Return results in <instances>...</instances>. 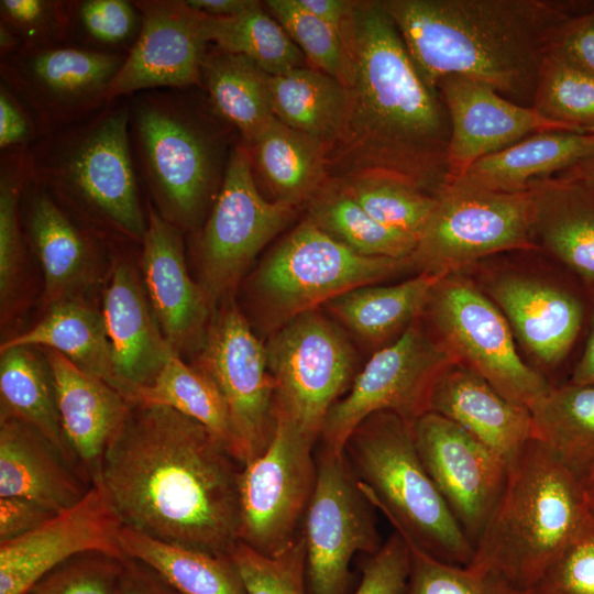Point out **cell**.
<instances>
[{
    "label": "cell",
    "instance_id": "6da1fadb",
    "mask_svg": "<svg viewBox=\"0 0 594 594\" xmlns=\"http://www.w3.org/2000/svg\"><path fill=\"white\" fill-rule=\"evenodd\" d=\"M242 469L198 421L165 406L132 403L96 484L123 527L228 556L240 541Z\"/></svg>",
    "mask_w": 594,
    "mask_h": 594
},
{
    "label": "cell",
    "instance_id": "7a4b0ae2",
    "mask_svg": "<svg viewBox=\"0 0 594 594\" xmlns=\"http://www.w3.org/2000/svg\"><path fill=\"white\" fill-rule=\"evenodd\" d=\"M354 81L345 125L327 151V178L382 174L437 197L448 185L450 119L418 74L380 0L355 1L343 34Z\"/></svg>",
    "mask_w": 594,
    "mask_h": 594
},
{
    "label": "cell",
    "instance_id": "3957f363",
    "mask_svg": "<svg viewBox=\"0 0 594 594\" xmlns=\"http://www.w3.org/2000/svg\"><path fill=\"white\" fill-rule=\"evenodd\" d=\"M425 84L476 80L532 107L558 29L571 16L548 0H380Z\"/></svg>",
    "mask_w": 594,
    "mask_h": 594
},
{
    "label": "cell",
    "instance_id": "277c9868",
    "mask_svg": "<svg viewBox=\"0 0 594 594\" xmlns=\"http://www.w3.org/2000/svg\"><path fill=\"white\" fill-rule=\"evenodd\" d=\"M593 516L581 479L532 438L509 463L468 568L525 592Z\"/></svg>",
    "mask_w": 594,
    "mask_h": 594
},
{
    "label": "cell",
    "instance_id": "5b68a950",
    "mask_svg": "<svg viewBox=\"0 0 594 594\" xmlns=\"http://www.w3.org/2000/svg\"><path fill=\"white\" fill-rule=\"evenodd\" d=\"M129 125V97L113 100L36 140L26 150V168L73 219L141 243L146 215Z\"/></svg>",
    "mask_w": 594,
    "mask_h": 594
},
{
    "label": "cell",
    "instance_id": "8992f818",
    "mask_svg": "<svg viewBox=\"0 0 594 594\" xmlns=\"http://www.w3.org/2000/svg\"><path fill=\"white\" fill-rule=\"evenodd\" d=\"M188 92L157 89L129 97L136 173L157 212L182 232L199 226L226 173L221 132Z\"/></svg>",
    "mask_w": 594,
    "mask_h": 594
},
{
    "label": "cell",
    "instance_id": "52a82bcc",
    "mask_svg": "<svg viewBox=\"0 0 594 594\" xmlns=\"http://www.w3.org/2000/svg\"><path fill=\"white\" fill-rule=\"evenodd\" d=\"M342 451L367 499L408 546L448 564H470L474 547L424 466L411 422L392 411L375 413Z\"/></svg>",
    "mask_w": 594,
    "mask_h": 594
},
{
    "label": "cell",
    "instance_id": "ba28073f",
    "mask_svg": "<svg viewBox=\"0 0 594 594\" xmlns=\"http://www.w3.org/2000/svg\"><path fill=\"white\" fill-rule=\"evenodd\" d=\"M409 266L410 258L360 255L305 219L264 257L251 289L267 321L280 328Z\"/></svg>",
    "mask_w": 594,
    "mask_h": 594
},
{
    "label": "cell",
    "instance_id": "9c48e42d",
    "mask_svg": "<svg viewBox=\"0 0 594 594\" xmlns=\"http://www.w3.org/2000/svg\"><path fill=\"white\" fill-rule=\"evenodd\" d=\"M532 221L530 189L501 193L452 182L437 196L410 267L448 276L499 252L534 249Z\"/></svg>",
    "mask_w": 594,
    "mask_h": 594
},
{
    "label": "cell",
    "instance_id": "30bf717a",
    "mask_svg": "<svg viewBox=\"0 0 594 594\" xmlns=\"http://www.w3.org/2000/svg\"><path fill=\"white\" fill-rule=\"evenodd\" d=\"M265 350L275 382V406L317 443L330 408L358 374L351 343L337 324L315 309L278 328Z\"/></svg>",
    "mask_w": 594,
    "mask_h": 594
},
{
    "label": "cell",
    "instance_id": "8fae6325",
    "mask_svg": "<svg viewBox=\"0 0 594 594\" xmlns=\"http://www.w3.org/2000/svg\"><path fill=\"white\" fill-rule=\"evenodd\" d=\"M268 447L243 466L240 483V541L275 557L301 531L315 491V446L275 406Z\"/></svg>",
    "mask_w": 594,
    "mask_h": 594
},
{
    "label": "cell",
    "instance_id": "7c38bea8",
    "mask_svg": "<svg viewBox=\"0 0 594 594\" xmlns=\"http://www.w3.org/2000/svg\"><path fill=\"white\" fill-rule=\"evenodd\" d=\"M294 207L258 191L251 155L234 145L220 190L197 239L200 284L217 306L232 298L258 252L289 221Z\"/></svg>",
    "mask_w": 594,
    "mask_h": 594
},
{
    "label": "cell",
    "instance_id": "4fadbf2b",
    "mask_svg": "<svg viewBox=\"0 0 594 594\" xmlns=\"http://www.w3.org/2000/svg\"><path fill=\"white\" fill-rule=\"evenodd\" d=\"M454 363L441 342L409 324L397 340L371 356L349 391L330 408L320 444L341 452L353 430L380 411L395 413L414 424L428 413L435 383Z\"/></svg>",
    "mask_w": 594,
    "mask_h": 594
},
{
    "label": "cell",
    "instance_id": "5bb4252c",
    "mask_svg": "<svg viewBox=\"0 0 594 594\" xmlns=\"http://www.w3.org/2000/svg\"><path fill=\"white\" fill-rule=\"evenodd\" d=\"M317 480L301 531L306 543L308 594H348L350 564L358 552L382 547L374 506L352 473L343 451H316Z\"/></svg>",
    "mask_w": 594,
    "mask_h": 594
},
{
    "label": "cell",
    "instance_id": "9a60e30c",
    "mask_svg": "<svg viewBox=\"0 0 594 594\" xmlns=\"http://www.w3.org/2000/svg\"><path fill=\"white\" fill-rule=\"evenodd\" d=\"M427 306L443 346L499 394L530 407L553 386L518 355L506 317L465 278L448 275Z\"/></svg>",
    "mask_w": 594,
    "mask_h": 594
},
{
    "label": "cell",
    "instance_id": "2e32d148",
    "mask_svg": "<svg viewBox=\"0 0 594 594\" xmlns=\"http://www.w3.org/2000/svg\"><path fill=\"white\" fill-rule=\"evenodd\" d=\"M195 365L219 388L228 407L235 458L244 466L268 447L275 429V382L265 345L229 298L215 310Z\"/></svg>",
    "mask_w": 594,
    "mask_h": 594
},
{
    "label": "cell",
    "instance_id": "e0dca14e",
    "mask_svg": "<svg viewBox=\"0 0 594 594\" xmlns=\"http://www.w3.org/2000/svg\"><path fill=\"white\" fill-rule=\"evenodd\" d=\"M127 54L75 44L19 50L0 57V78L25 106L43 135L96 113Z\"/></svg>",
    "mask_w": 594,
    "mask_h": 594
},
{
    "label": "cell",
    "instance_id": "ac0fdd59",
    "mask_svg": "<svg viewBox=\"0 0 594 594\" xmlns=\"http://www.w3.org/2000/svg\"><path fill=\"white\" fill-rule=\"evenodd\" d=\"M413 430L424 466L475 547L504 491L508 461L436 413L420 416Z\"/></svg>",
    "mask_w": 594,
    "mask_h": 594
},
{
    "label": "cell",
    "instance_id": "d6986e66",
    "mask_svg": "<svg viewBox=\"0 0 594 594\" xmlns=\"http://www.w3.org/2000/svg\"><path fill=\"white\" fill-rule=\"evenodd\" d=\"M122 527L102 487L92 485L73 507L0 542V594H25L52 570L81 553L125 559Z\"/></svg>",
    "mask_w": 594,
    "mask_h": 594
},
{
    "label": "cell",
    "instance_id": "ffe728a7",
    "mask_svg": "<svg viewBox=\"0 0 594 594\" xmlns=\"http://www.w3.org/2000/svg\"><path fill=\"white\" fill-rule=\"evenodd\" d=\"M132 2L142 26L110 85L109 100L147 90L201 87V64L209 44L204 14L184 0Z\"/></svg>",
    "mask_w": 594,
    "mask_h": 594
},
{
    "label": "cell",
    "instance_id": "44dd1931",
    "mask_svg": "<svg viewBox=\"0 0 594 594\" xmlns=\"http://www.w3.org/2000/svg\"><path fill=\"white\" fill-rule=\"evenodd\" d=\"M141 265L151 309L178 355L198 353L216 310L200 283L188 274L182 231L146 201Z\"/></svg>",
    "mask_w": 594,
    "mask_h": 594
},
{
    "label": "cell",
    "instance_id": "7402d4cb",
    "mask_svg": "<svg viewBox=\"0 0 594 594\" xmlns=\"http://www.w3.org/2000/svg\"><path fill=\"white\" fill-rule=\"evenodd\" d=\"M450 119L448 184L474 163L540 132L568 128L544 119L465 76L448 75L437 86Z\"/></svg>",
    "mask_w": 594,
    "mask_h": 594
},
{
    "label": "cell",
    "instance_id": "603a6c76",
    "mask_svg": "<svg viewBox=\"0 0 594 594\" xmlns=\"http://www.w3.org/2000/svg\"><path fill=\"white\" fill-rule=\"evenodd\" d=\"M50 365L59 419L74 464L92 486L106 451L123 422L131 402L102 380L78 369L63 354L41 349Z\"/></svg>",
    "mask_w": 594,
    "mask_h": 594
},
{
    "label": "cell",
    "instance_id": "cb8c5ba5",
    "mask_svg": "<svg viewBox=\"0 0 594 594\" xmlns=\"http://www.w3.org/2000/svg\"><path fill=\"white\" fill-rule=\"evenodd\" d=\"M21 200L26 235L44 274L46 302L79 298L95 276L94 238L29 173Z\"/></svg>",
    "mask_w": 594,
    "mask_h": 594
},
{
    "label": "cell",
    "instance_id": "d4e9b609",
    "mask_svg": "<svg viewBox=\"0 0 594 594\" xmlns=\"http://www.w3.org/2000/svg\"><path fill=\"white\" fill-rule=\"evenodd\" d=\"M102 317L117 372L131 402L133 392L150 385L173 349L148 307L133 265L117 258L103 294Z\"/></svg>",
    "mask_w": 594,
    "mask_h": 594
},
{
    "label": "cell",
    "instance_id": "484cf974",
    "mask_svg": "<svg viewBox=\"0 0 594 594\" xmlns=\"http://www.w3.org/2000/svg\"><path fill=\"white\" fill-rule=\"evenodd\" d=\"M428 411L452 420L508 463L532 439L529 408L510 402L459 362L435 383Z\"/></svg>",
    "mask_w": 594,
    "mask_h": 594
},
{
    "label": "cell",
    "instance_id": "4316f807",
    "mask_svg": "<svg viewBox=\"0 0 594 594\" xmlns=\"http://www.w3.org/2000/svg\"><path fill=\"white\" fill-rule=\"evenodd\" d=\"M90 487L36 428L0 417V497L26 498L58 514L77 504Z\"/></svg>",
    "mask_w": 594,
    "mask_h": 594
},
{
    "label": "cell",
    "instance_id": "83f0119b",
    "mask_svg": "<svg viewBox=\"0 0 594 594\" xmlns=\"http://www.w3.org/2000/svg\"><path fill=\"white\" fill-rule=\"evenodd\" d=\"M492 295L522 343L547 365H557L580 331L583 308L566 292L521 276L496 280Z\"/></svg>",
    "mask_w": 594,
    "mask_h": 594
},
{
    "label": "cell",
    "instance_id": "f1b7e54d",
    "mask_svg": "<svg viewBox=\"0 0 594 594\" xmlns=\"http://www.w3.org/2000/svg\"><path fill=\"white\" fill-rule=\"evenodd\" d=\"M532 234L568 267L594 282V194L564 175L538 180Z\"/></svg>",
    "mask_w": 594,
    "mask_h": 594
},
{
    "label": "cell",
    "instance_id": "f546056e",
    "mask_svg": "<svg viewBox=\"0 0 594 594\" xmlns=\"http://www.w3.org/2000/svg\"><path fill=\"white\" fill-rule=\"evenodd\" d=\"M593 153L594 133L540 132L481 158L453 182L501 193L527 191Z\"/></svg>",
    "mask_w": 594,
    "mask_h": 594
},
{
    "label": "cell",
    "instance_id": "4dcf8cb0",
    "mask_svg": "<svg viewBox=\"0 0 594 594\" xmlns=\"http://www.w3.org/2000/svg\"><path fill=\"white\" fill-rule=\"evenodd\" d=\"M14 346L54 350L125 396L102 314L80 298L50 305L47 314L35 326L2 342L0 349Z\"/></svg>",
    "mask_w": 594,
    "mask_h": 594
},
{
    "label": "cell",
    "instance_id": "1f68e13d",
    "mask_svg": "<svg viewBox=\"0 0 594 594\" xmlns=\"http://www.w3.org/2000/svg\"><path fill=\"white\" fill-rule=\"evenodd\" d=\"M268 76L249 58L208 46L201 64V88L213 111L251 146L275 119Z\"/></svg>",
    "mask_w": 594,
    "mask_h": 594
},
{
    "label": "cell",
    "instance_id": "d6a6232c",
    "mask_svg": "<svg viewBox=\"0 0 594 594\" xmlns=\"http://www.w3.org/2000/svg\"><path fill=\"white\" fill-rule=\"evenodd\" d=\"M274 117L321 142L327 151L340 136L349 114L351 89L311 67L268 76Z\"/></svg>",
    "mask_w": 594,
    "mask_h": 594
},
{
    "label": "cell",
    "instance_id": "836d02e7",
    "mask_svg": "<svg viewBox=\"0 0 594 594\" xmlns=\"http://www.w3.org/2000/svg\"><path fill=\"white\" fill-rule=\"evenodd\" d=\"M248 150L253 168L275 201L295 208L307 202L327 179L326 146L276 118Z\"/></svg>",
    "mask_w": 594,
    "mask_h": 594
},
{
    "label": "cell",
    "instance_id": "e575fe53",
    "mask_svg": "<svg viewBox=\"0 0 594 594\" xmlns=\"http://www.w3.org/2000/svg\"><path fill=\"white\" fill-rule=\"evenodd\" d=\"M532 438L582 479L594 468V384L553 386L530 407Z\"/></svg>",
    "mask_w": 594,
    "mask_h": 594
},
{
    "label": "cell",
    "instance_id": "d590c367",
    "mask_svg": "<svg viewBox=\"0 0 594 594\" xmlns=\"http://www.w3.org/2000/svg\"><path fill=\"white\" fill-rule=\"evenodd\" d=\"M444 275L419 273L391 286L365 285L326 304L328 310L361 339L378 343L392 337L427 306Z\"/></svg>",
    "mask_w": 594,
    "mask_h": 594
},
{
    "label": "cell",
    "instance_id": "8d00e7d4",
    "mask_svg": "<svg viewBox=\"0 0 594 594\" xmlns=\"http://www.w3.org/2000/svg\"><path fill=\"white\" fill-rule=\"evenodd\" d=\"M35 349L1 350L0 417H13L36 428L75 468L59 419L52 372L44 353L40 356Z\"/></svg>",
    "mask_w": 594,
    "mask_h": 594
},
{
    "label": "cell",
    "instance_id": "74e56055",
    "mask_svg": "<svg viewBox=\"0 0 594 594\" xmlns=\"http://www.w3.org/2000/svg\"><path fill=\"white\" fill-rule=\"evenodd\" d=\"M120 543L127 557L148 564L180 594H248L229 554L170 544L128 527Z\"/></svg>",
    "mask_w": 594,
    "mask_h": 594
},
{
    "label": "cell",
    "instance_id": "f35d334b",
    "mask_svg": "<svg viewBox=\"0 0 594 594\" xmlns=\"http://www.w3.org/2000/svg\"><path fill=\"white\" fill-rule=\"evenodd\" d=\"M306 219L363 256L410 258L417 240L372 218L341 186L327 178L307 201Z\"/></svg>",
    "mask_w": 594,
    "mask_h": 594
},
{
    "label": "cell",
    "instance_id": "ab89813d",
    "mask_svg": "<svg viewBox=\"0 0 594 594\" xmlns=\"http://www.w3.org/2000/svg\"><path fill=\"white\" fill-rule=\"evenodd\" d=\"M131 403L165 406L198 421L235 457L230 416L219 388L202 370L186 364L176 352L170 353L150 385L133 392Z\"/></svg>",
    "mask_w": 594,
    "mask_h": 594
},
{
    "label": "cell",
    "instance_id": "60d3db41",
    "mask_svg": "<svg viewBox=\"0 0 594 594\" xmlns=\"http://www.w3.org/2000/svg\"><path fill=\"white\" fill-rule=\"evenodd\" d=\"M204 26L208 43L249 58L270 76L305 64L300 50L260 1L231 18L204 14Z\"/></svg>",
    "mask_w": 594,
    "mask_h": 594
},
{
    "label": "cell",
    "instance_id": "b9f144b4",
    "mask_svg": "<svg viewBox=\"0 0 594 594\" xmlns=\"http://www.w3.org/2000/svg\"><path fill=\"white\" fill-rule=\"evenodd\" d=\"M336 180L372 218L417 242L437 202V197L388 175L366 174Z\"/></svg>",
    "mask_w": 594,
    "mask_h": 594
},
{
    "label": "cell",
    "instance_id": "7bdbcfd3",
    "mask_svg": "<svg viewBox=\"0 0 594 594\" xmlns=\"http://www.w3.org/2000/svg\"><path fill=\"white\" fill-rule=\"evenodd\" d=\"M531 108L571 132L594 133V76L549 54Z\"/></svg>",
    "mask_w": 594,
    "mask_h": 594
},
{
    "label": "cell",
    "instance_id": "ee69618b",
    "mask_svg": "<svg viewBox=\"0 0 594 594\" xmlns=\"http://www.w3.org/2000/svg\"><path fill=\"white\" fill-rule=\"evenodd\" d=\"M264 7L315 69L352 87L353 59L338 30L302 9L296 0H267Z\"/></svg>",
    "mask_w": 594,
    "mask_h": 594
},
{
    "label": "cell",
    "instance_id": "f6af8a7d",
    "mask_svg": "<svg viewBox=\"0 0 594 594\" xmlns=\"http://www.w3.org/2000/svg\"><path fill=\"white\" fill-rule=\"evenodd\" d=\"M26 150L1 152L0 164V299L4 312L12 300L23 264L21 197L28 176Z\"/></svg>",
    "mask_w": 594,
    "mask_h": 594
},
{
    "label": "cell",
    "instance_id": "bcb514c9",
    "mask_svg": "<svg viewBox=\"0 0 594 594\" xmlns=\"http://www.w3.org/2000/svg\"><path fill=\"white\" fill-rule=\"evenodd\" d=\"M142 26V18L132 1H72L68 44L128 54Z\"/></svg>",
    "mask_w": 594,
    "mask_h": 594
},
{
    "label": "cell",
    "instance_id": "7dc6e473",
    "mask_svg": "<svg viewBox=\"0 0 594 594\" xmlns=\"http://www.w3.org/2000/svg\"><path fill=\"white\" fill-rule=\"evenodd\" d=\"M229 556L248 594H308L302 531L275 557L262 554L241 541L235 543Z\"/></svg>",
    "mask_w": 594,
    "mask_h": 594
},
{
    "label": "cell",
    "instance_id": "c3c4849f",
    "mask_svg": "<svg viewBox=\"0 0 594 594\" xmlns=\"http://www.w3.org/2000/svg\"><path fill=\"white\" fill-rule=\"evenodd\" d=\"M0 24L16 38L19 50L68 44L72 1L1 0Z\"/></svg>",
    "mask_w": 594,
    "mask_h": 594
},
{
    "label": "cell",
    "instance_id": "681fc988",
    "mask_svg": "<svg viewBox=\"0 0 594 594\" xmlns=\"http://www.w3.org/2000/svg\"><path fill=\"white\" fill-rule=\"evenodd\" d=\"M409 548L411 571L406 594H525L495 575L448 564Z\"/></svg>",
    "mask_w": 594,
    "mask_h": 594
},
{
    "label": "cell",
    "instance_id": "f907efd6",
    "mask_svg": "<svg viewBox=\"0 0 594 594\" xmlns=\"http://www.w3.org/2000/svg\"><path fill=\"white\" fill-rule=\"evenodd\" d=\"M123 560L100 552L78 554L41 579L30 594H114Z\"/></svg>",
    "mask_w": 594,
    "mask_h": 594
},
{
    "label": "cell",
    "instance_id": "816d5d0a",
    "mask_svg": "<svg viewBox=\"0 0 594 594\" xmlns=\"http://www.w3.org/2000/svg\"><path fill=\"white\" fill-rule=\"evenodd\" d=\"M525 594H594V516Z\"/></svg>",
    "mask_w": 594,
    "mask_h": 594
},
{
    "label": "cell",
    "instance_id": "f5cc1de1",
    "mask_svg": "<svg viewBox=\"0 0 594 594\" xmlns=\"http://www.w3.org/2000/svg\"><path fill=\"white\" fill-rule=\"evenodd\" d=\"M410 571V548L395 531L363 563L354 594H406Z\"/></svg>",
    "mask_w": 594,
    "mask_h": 594
},
{
    "label": "cell",
    "instance_id": "db71d44e",
    "mask_svg": "<svg viewBox=\"0 0 594 594\" xmlns=\"http://www.w3.org/2000/svg\"><path fill=\"white\" fill-rule=\"evenodd\" d=\"M549 54L594 76V8L586 13L571 15L558 29Z\"/></svg>",
    "mask_w": 594,
    "mask_h": 594
},
{
    "label": "cell",
    "instance_id": "11a10c76",
    "mask_svg": "<svg viewBox=\"0 0 594 594\" xmlns=\"http://www.w3.org/2000/svg\"><path fill=\"white\" fill-rule=\"evenodd\" d=\"M42 136L25 106L0 84V150L28 148Z\"/></svg>",
    "mask_w": 594,
    "mask_h": 594
},
{
    "label": "cell",
    "instance_id": "9f6ffc18",
    "mask_svg": "<svg viewBox=\"0 0 594 594\" xmlns=\"http://www.w3.org/2000/svg\"><path fill=\"white\" fill-rule=\"evenodd\" d=\"M56 515L21 497H0V542L18 538Z\"/></svg>",
    "mask_w": 594,
    "mask_h": 594
},
{
    "label": "cell",
    "instance_id": "6f0895ef",
    "mask_svg": "<svg viewBox=\"0 0 594 594\" xmlns=\"http://www.w3.org/2000/svg\"><path fill=\"white\" fill-rule=\"evenodd\" d=\"M114 594H180L156 570L148 564L127 557Z\"/></svg>",
    "mask_w": 594,
    "mask_h": 594
},
{
    "label": "cell",
    "instance_id": "680465c9",
    "mask_svg": "<svg viewBox=\"0 0 594 594\" xmlns=\"http://www.w3.org/2000/svg\"><path fill=\"white\" fill-rule=\"evenodd\" d=\"M296 1L302 9L338 30L342 36L352 15L355 2L350 0Z\"/></svg>",
    "mask_w": 594,
    "mask_h": 594
},
{
    "label": "cell",
    "instance_id": "91938a15",
    "mask_svg": "<svg viewBox=\"0 0 594 594\" xmlns=\"http://www.w3.org/2000/svg\"><path fill=\"white\" fill-rule=\"evenodd\" d=\"M197 12L212 18H231L253 7L255 0H185Z\"/></svg>",
    "mask_w": 594,
    "mask_h": 594
},
{
    "label": "cell",
    "instance_id": "94428289",
    "mask_svg": "<svg viewBox=\"0 0 594 594\" xmlns=\"http://www.w3.org/2000/svg\"><path fill=\"white\" fill-rule=\"evenodd\" d=\"M569 383L576 385L594 384V315L584 352L575 365Z\"/></svg>",
    "mask_w": 594,
    "mask_h": 594
},
{
    "label": "cell",
    "instance_id": "6125c7cd",
    "mask_svg": "<svg viewBox=\"0 0 594 594\" xmlns=\"http://www.w3.org/2000/svg\"><path fill=\"white\" fill-rule=\"evenodd\" d=\"M562 175L579 182L594 194V153L568 168Z\"/></svg>",
    "mask_w": 594,
    "mask_h": 594
},
{
    "label": "cell",
    "instance_id": "be15d7a7",
    "mask_svg": "<svg viewBox=\"0 0 594 594\" xmlns=\"http://www.w3.org/2000/svg\"><path fill=\"white\" fill-rule=\"evenodd\" d=\"M582 485L590 504L592 512L594 513V468L582 479Z\"/></svg>",
    "mask_w": 594,
    "mask_h": 594
},
{
    "label": "cell",
    "instance_id": "e7e4bbea",
    "mask_svg": "<svg viewBox=\"0 0 594 594\" xmlns=\"http://www.w3.org/2000/svg\"><path fill=\"white\" fill-rule=\"evenodd\" d=\"M25 594H30V592L25 593Z\"/></svg>",
    "mask_w": 594,
    "mask_h": 594
}]
</instances>
